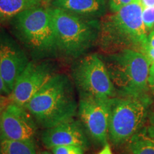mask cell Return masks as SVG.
Returning <instances> with one entry per match:
<instances>
[{
  "mask_svg": "<svg viewBox=\"0 0 154 154\" xmlns=\"http://www.w3.org/2000/svg\"><path fill=\"white\" fill-rule=\"evenodd\" d=\"M78 106L72 79L65 74L57 73L24 108L38 126L46 129L74 118Z\"/></svg>",
  "mask_w": 154,
  "mask_h": 154,
  "instance_id": "1",
  "label": "cell"
},
{
  "mask_svg": "<svg viewBox=\"0 0 154 154\" xmlns=\"http://www.w3.org/2000/svg\"><path fill=\"white\" fill-rule=\"evenodd\" d=\"M140 2L130 4L105 16L100 22L98 44L106 53L124 49L140 51L147 42L148 32L142 19Z\"/></svg>",
  "mask_w": 154,
  "mask_h": 154,
  "instance_id": "2",
  "label": "cell"
},
{
  "mask_svg": "<svg viewBox=\"0 0 154 154\" xmlns=\"http://www.w3.org/2000/svg\"><path fill=\"white\" fill-rule=\"evenodd\" d=\"M11 32L33 60L58 57L54 28L49 7L26 9L10 22Z\"/></svg>",
  "mask_w": 154,
  "mask_h": 154,
  "instance_id": "3",
  "label": "cell"
},
{
  "mask_svg": "<svg viewBox=\"0 0 154 154\" xmlns=\"http://www.w3.org/2000/svg\"><path fill=\"white\" fill-rule=\"evenodd\" d=\"M49 9L54 28L58 56L79 59L98 42L99 21L57 7H49Z\"/></svg>",
  "mask_w": 154,
  "mask_h": 154,
  "instance_id": "4",
  "label": "cell"
},
{
  "mask_svg": "<svg viewBox=\"0 0 154 154\" xmlns=\"http://www.w3.org/2000/svg\"><path fill=\"white\" fill-rule=\"evenodd\" d=\"M117 96L149 99L148 85L151 63L140 51L124 49L103 59Z\"/></svg>",
  "mask_w": 154,
  "mask_h": 154,
  "instance_id": "5",
  "label": "cell"
},
{
  "mask_svg": "<svg viewBox=\"0 0 154 154\" xmlns=\"http://www.w3.org/2000/svg\"><path fill=\"white\" fill-rule=\"evenodd\" d=\"M149 99L116 96L110 100L109 140L113 146L126 144L142 129L147 117Z\"/></svg>",
  "mask_w": 154,
  "mask_h": 154,
  "instance_id": "6",
  "label": "cell"
},
{
  "mask_svg": "<svg viewBox=\"0 0 154 154\" xmlns=\"http://www.w3.org/2000/svg\"><path fill=\"white\" fill-rule=\"evenodd\" d=\"M72 79L79 97L111 99L117 96L104 61L96 54L82 57L75 62Z\"/></svg>",
  "mask_w": 154,
  "mask_h": 154,
  "instance_id": "7",
  "label": "cell"
},
{
  "mask_svg": "<svg viewBox=\"0 0 154 154\" xmlns=\"http://www.w3.org/2000/svg\"><path fill=\"white\" fill-rule=\"evenodd\" d=\"M56 74L57 66L49 59L30 61L8 96L11 103L24 107Z\"/></svg>",
  "mask_w": 154,
  "mask_h": 154,
  "instance_id": "8",
  "label": "cell"
},
{
  "mask_svg": "<svg viewBox=\"0 0 154 154\" xmlns=\"http://www.w3.org/2000/svg\"><path fill=\"white\" fill-rule=\"evenodd\" d=\"M110 100L79 97L77 114L88 137L96 143H108Z\"/></svg>",
  "mask_w": 154,
  "mask_h": 154,
  "instance_id": "9",
  "label": "cell"
},
{
  "mask_svg": "<svg viewBox=\"0 0 154 154\" xmlns=\"http://www.w3.org/2000/svg\"><path fill=\"white\" fill-rule=\"evenodd\" d=\"M29 61L21 44L7 30L0 27V74L10 91Z\"/></svg>",
  "mask_w": 154,
  "mask_h": 154,
  "instance_id": "10",
  "label": "cell"
},
{
  "mask_svg": "<svg viewBox=\"0 0 154 154\" xmlns=\"http://www.w3.org/2000/svg\"><path fill=\"white\" fill-rule=\"evenodd\" d=\"M37 129V124L24 107L10 103L3 111L0 139L34 140Z\"/></svg>",
  "mask_w": 154,
  "mask_h": 154,
  "instance_id": "11",
  "label": "cell"
},
{
  "mask_svg": "<svg viewBox=\"0 0 154 154\" xmlns=\"http://www.w3.org/2000/svg\"><path fill=\"white\" fill-rule=\"evenodd\" d=\"M41 140L48 149L59 146L75 145L86 150L89 146L88 136L84 126L79 120L74 118L44 129Z\"/></svg>",
  "mask_w": 154,
  "mask_h": 154,
  "instance_id": "12",
  "label": "cell"
},
{
  "mask_svg": "<svg viewBox=\"0 0 154 154\" xmlns=\"http://www.w3.org/2000/svg\"><path fill=\"white\" fill-rule=\"evenodd\" d=\"M51 6L88 18L101 16L106 10V0H52Z\"/></svg>",
  "mask_w": 154,
  "mask_h": 154,
  "instance_id": "13",
  "label": "cell"
},
{
  "mask_svg": "<svg viewBox=\"0 0 154 154\" xmlns=\"http://www.w3.org/2000/svg\"><path fill=\"white\" fill-rule=\"evenodd\" d=\"M43 0H0V25L26 9L43 5Z\"/></svg>",
  "mask_w": 154,
  "mask_h": 154,
  "instance_id": "14",
  "label": "cell"
},
{
  "mask_svg": "<svg viewBox=\"0 0 154 154\" xmlns=\"http://www.w3.org/2000/svg\"><path fill=\"white\" fill-rule=\"evenodd\" d=\"M126 144L129 154H154V139L148 134L146 128L134 135Z\"/></svg>",
  "mask_w": 154,
  "mask_h": 154,
  "instance_id": "15",
  "label": "cell"
},
{
  "mask_svg": "<svg viewBox=\"0 0 154 154\" xmlns=\"http://www.w3.org/2000/svg\"><path fill=\"white\" fill-rule=\"evenodd\" d=\"M0 154H36L34 140L0 139Z\"/></svg>",
  "mask_w": 154,
  "mask_h": 154,
  "instance_id": "16",
  "label": "cell"
},
{
  "mask_svg": "<svg viewBox=\"0 0 154 154\" xmlns=\"http://www.w3.org/2000/svg\"><path fill=\"white\" fill-rule=\"evenodd\" d=\"M142 19L147 32L154 29V7H143Z\"/></svg>",
  "mask_w": 154,
  "mask_h": 154,
  "instance_id": "17",
  "label": "cell"
},
{
  "mask_svg": "<svg viewBox=\"0 0 154 154\" xmlns=\"http://www.w3.org/2000/svg\"><path fill=\"white\" fill-rule=\"evenodd\" d=\"M51 150L53 154H84V151L83 148L75 145L56 146Z\"/></svg>",
  "mask_w": 154,
  "mask_h": 154,
  "instance_id": "18",
  "label": "cell"
},
{
  "mask_svg": "<svg viewBox=\"0 0 154 154\" xmlns=\"http://www.w3.org/2000/svg\"><path fill=\"white\" fill-rule=\"evenodd\" d=\"M135 2H140V0H109V7L112 12H116L119 9Z\"/></svg>",
  "mask_w": 154,
  "mask_h": 154,
  "instance_id": "19",
  "label": "cell"
},
{
  "mask_svg": "<svg viewBox=\"0 0 154 154\" xmlns=\"http://www.w3.org/2000/svg\"><path fill=\"white\" fill-rule=\"evenodd\" d=\"M140 52H141L146 57L149 63H154V48L149 47V46L146 45L142 48Z\"/></svg>",
  "mask_w": 154,
  "mask_h": 154,
  "instance_id": "20",
  "label": "cell"
},
{
  "mask_svg": "<svg viewBox=\"0 0 154 154\" xmlns=\"http://www.w3.org/2000/svg\"><path fill=\"white\" fill-rule=\"evenodd\" d=\"M148 85L150 92L154 97V63H151L150 66L149 77H148Z\"/></svg>",
  "mask_w": 154,
  "mask_h": 154,
  "instance_id": "21",
  "label": "cell"
},
{
  "mask_svg": "<svg viewBox=\"0 0 154 154\" xmlns=\"http://www.w3.org/2000/svg\"><path fill=\"white\" fill-rule=\"evenodd\" d=\"M146 131L149 135L154 139V112L150 115L149 119V125L146 127Z\"/></svg>",
  "mask_w": 154,
  "mask_h": 154,
  "instance_id": "22",
  "label": "cell"
},
{
  "mask_svg": "<svg viewBox=\"0 0 154 154\" xmlns=\"http://www.w3.org/2000/svg\"><path fill=\"white\" fill-rule=\"evenodd\" d=\"M11 103L10 100L7 96H4L0 94V111H3L6 107Z\"/></svg>",
  "mask_w": 154,
  "mask_h": 154,
  "instance_id": "23",
  "label": "cell"
},
{
  "mask_svg": "<svg viewBox=\"0 0 154 154\" xmlns=\"http://www.w3.org/2000/svg\"><path fill=\"white\" fill-rule=\"evenodd\" d=\"M10 93L11 91H9V88H7V86H6L2 77L1 76V74H0V94L8 96L9 94H10Z\"/></svg>",
  "mask_w": 154,
  "mask_h": 154,
  "instance_id": "24",
  "label": "cell"
},
{
  "mask_svg": "<svg viewBox=\"0 0 154 154\" xmlns=\"http://www.w3.org/2000/svg\"><path fill=\"white\" fill-rule=\"evenodd\" d=\"M146 45L154 48V29L150 32L149 34H148Z\"/></svg>",
  "mask_w": 154,
  "mask_h": 154,
  "instance_id": "25",
  "label": "cell"
},
{
  "mask_svg": "<svg viewBox=\"0 0 154 154\" xmlns=\"http://www.w3.org/2000/svg\"><path fill=\"white\" fill-rule=\"evenodd\" d=\"M97 154H113L112 151H111V146L109 144V143H106L105 145L103 146V149H102Z\"/></svg>",
  "mask_w": 154,
  "mask_h": 154,
  "instance_id": "26",
  "label": "cell"
},
{
  "mask_svg": "<svg viewBox=\"0 0 154 154\" xmlns=\"http://www.w3.org/2000/svg\"><path fill=\"white\" fill-rule=\"evenodd\" d=\"M143 7H154V0H140Z\"/></svg>",
  "mask_w": 154,
  "mask_h": 154,
  "instance_id": "27",
  "label": "cell"
},
{
  "mask_svg": "<svg viewBox=\"0 0 154 154\" xmlns=\"http://www.w3.org/2000/svg\"><path fill=\"white\" fill-rule=\"evenodd\" d=\"M39 154H53V153H49V152H48V151H42Z\"/></svg>",
  "mask_w": 154,
  "mask_h": 154,
  "instance_id": "28",
  "label": "cell"
},
{
  "mask_svg": "<svg viewBox=\"0 0 154 154\" xmlns=\"http://www.w3.org/2000/svg\"><path fill=\"white\" fill-rule=\"evenodd\" d=\"M3 111H0V129H1V119H2V114Z\"/></svg>",
  "mask_w": 154,
  "mask_h": 154,
  "instance_id": "29",
  "label": "cell"
},
{
  "mask_svg": "<svg viewBox=\"0 0 154 154\" xmlns=\"http://www.w3.org/2000/svg\"><path fill=\"white\" fill-rule=\"evenodd\" d=\"M47 1H49V0H47ZM49 1H52V0H49Z\"/></svg>",
  "mask_w": 154,
  "mask_h": 154,
  "instance_id": "30",
  "label": "cell"
}]
</instances>
